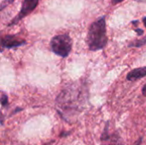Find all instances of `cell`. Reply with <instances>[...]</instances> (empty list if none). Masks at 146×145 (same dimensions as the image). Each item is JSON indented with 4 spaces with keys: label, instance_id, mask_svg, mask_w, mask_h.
I'll list each match as a JSON object with an SVG mask.
<instances>
[{
    "label": "cell",
    "instance_id": "1",
    "mask_svg": "<svg viewBox=\"0 0 146 145\" xmlns=\"http://www.w3.org/2000/svg\"><path fill=\"white\" fill-rule=\"evenodd\" d=\"M88 98L87 83L77 81L68 85L56 97V103L62 118L68 120L82 110Z\"/></svg>",
    "mask_w": 146,
    "mask_h": 145
},
{
    "label": "cell",
    "instance_id": "2",
    "mask_svg": "<svg viewBox=\"0 0 146 145\" xmlns=\"http://www.w3.org/2000/svg\"><path fill=\"white\" fill-rule=\"evenodd\" d=\"M108 43L105 16L100 17L91 24L86 37V44L90 50L96 51L104 49Z\"/></svg>",
    "mask_w": 146,
    "mask_h": 145
},
{
    "label": "cell",
    "instance_id": "3",
    "mask_svg": "<svg viewBox=\"0 0 146 145\" xmlns=\"http://www.w3.org/2000/svg\"><path fill=\"white\" fill-rule=\"evenodd\" d=\"M72 39L68 33L56 35L50 42L52 52L61 57H67L69 55L72 50Z\"/></svg>",
    "mask_w": 146,
    "mask_h": 145
},
{
    "label": "cell",
    "instance_id": "4",
    "mask_svg": "<svg viewBox=\"0 0 146 145\" xmlns=\"http://www.w3.org/2000/svg\"><path fill=\"white\" fill-rule=\"evenodd\" d=\"M38 0H24L22 2L21 10L16 15V16L11 20L9 26L15 25L21 19H23L24 17L28 15L32 11H33L36 9V7L38 6Z\"/></svg>",
    "mask_w": 146,
    "mask_h": 145
},
{
    "label": "cell",
    "instance_id": "5",
    "mask_svg": "<svg viewBox=\"0 0 146 145\" xmlns=\"http://www.w3.org/2000/svg\"><path fill=\"white\" fill-rule=\"evenodd\" d=\"M109 122L106 124L104 131L102 133L101 141L103 145H124L122 139L117 132H114L113 134H110L109 132Z\"/></svg>",
    "mask_w": 146,
    "mask_h": 145
},
{
    "label": "cell",
    "instance_id": "6",
    "mask_svg": "<svg viewBox=\"0 0 146 145\" xmlns=\"http://www.w3.org/2000/svg\"><path fill=\"white\" fill-rule=\"evenodd\" d=\"M1 44H2V48L3 49H13V48H17L21 45H24L27 44L25 39L19 38L16 35L13 34H8L3 37H2L1 39Z\"/></svg>",
    "mask_w": 146,
    "mask_h": 145
},
{
    "label": "cell",
    "instance_id": "7",
    "mask_svg": "<svg viewBox=\"0 0 146 145\" xmlns=\"http://www.w3.org/2000/svg\"><path fill=\"white\" fill-rule=\"evenodd\" d=\"M146 76V66L137 68L130 71L127 75V79L129 81H135Z\"/></svg>",
    "mask_w": 146,
    "mask_h": 145
},
{
    "label": "cell",
    "instance_id": "8",
    "mask_svg": "<svg viewBox=\"0 0 146 145\" xmlns=\"http://www.w3.org/2000/svg\"><path fill=\"white\" fill-rule=\"evenodd\" d=\"M146 44V35L143 38H140V39H136L134 41H132L131 43H129L128 44V47H142L143 45H145Z\"/></svg>",
    "mask_w": 146,
    "mask_h": 145
},
{
    "label": "cell",
    "instance_id": "9",
    "mask_svg": "<svg viewBox=\"0 0 146 145\" xmlns=\"http://www.w3.org/2000/svg\"><path fill=\"white\" fill-rule=\"evenodd\" d=\"M1 104L3 107H7L9 105V101H8V96L2 93V97H1Z\"/></svg>",
    "mask_w": 146,
    "mask_h": 145
},
{
    "label": "cell",
    "instance_id": "10",
    "mask_svg": "<svg viewBox=\"0 0 146 145\" xmlns=\"http://www.w3.org/2000/svg\"><path fill=\"white\" fill-rule=\"evenodd\" d=\"M14 2H15V0H3V1H2V3H1V10H3L6 6H8L9 4H10V3H12Z\"/></svg>",
    "mask_w": 146,
    "mask_h": 145
},
{
    "label": "cell",
    "instance_id": "11",
    "mask_svg": "<svg viewBox=\"0 0 146 145\" xmlns=\"http://www.w3.org/2000/svg\"><path fill=\"white\" fill-rule=\"evenodd\" d=\"M136 32H137V34H138L139 36H141V35L144 34V31H143L142 29H139V28H137V29H136Z\"/></svg>",
    "mask_w": 146,
    "mask_h": 145
},
{
    "label": "cell",
    "instance_id": "12",
    "mask_svg": "<svg viewBox=\"0 0 146 145\" xmlns=\"http://www.w3.org/2000/svg\"><path fill=\"white\" fill-rule=\"evenodd\" d=\"M142 94L144 95V97H146V84L143 86V89H142Z\"/></svg>",
    "mask_w": 146,
    "mask_h": 145
},
{
    "label": "cell",
    "instance_id": "13",
    "mask_svg": "<svg viewBox=\"0 0 146 145\" xmlns=\"http://www.w3.org/2000/svg\"><path fill=\"white\" fill-rule=\"evenodd\" d=\"M122 1H124V0H111V2H112V3H113V4L120 3H121Z\"/></svg>",
    "mask_w": 146,
    "mask_h": 145
},
{
    "label": "cell",
    "instance_id": "14",
    "mask_svg": "<svg viewBox=\"0 0 146 145\" xmlns=\"http://www.w3.org/2000/svg\"><path fill=\"white\" fill-rule=\"evenodd\" d=\"M141 140H142V138H139V139L138 140V142H137V143L135 144V145H140V144H141V142H142Z\"/></svg>",
    "mask_w": 146,
    "mask_h": 145
},
{
    "label": "cell",
    "instance_id": "15",
    "mask_svg": "<svg viewBox=\"0 0 146 145\" xmlns=\"http://www.w3.org/2000/svg\"><path fill=\"white\" fill-rule=\"evenodd\" d=\"M143 22H144V25H145V26L146 27V16L143 18Z\"/></svg>",
    "mask_w": 146,
    "mask_h": 145
}]
</instances>
